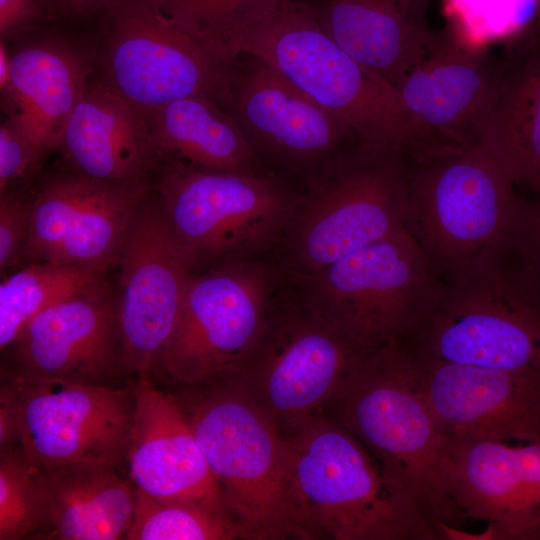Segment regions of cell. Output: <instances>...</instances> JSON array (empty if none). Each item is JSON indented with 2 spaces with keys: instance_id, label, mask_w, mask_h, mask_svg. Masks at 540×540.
<instances>
[{
  "instance_id": "obj_1",
  "label": "cell",
  "mask_w": 540,
  "mask_h": 540,
  "mask_svg": "<svg viewBox=\"0 0 540 540\" xmlns=\"http://www.w3.org/2000/svg\"><path fill=\"white\" fill-rule=\"evenodd\" d=\"M397 343L443 361L540 369V272L513 243L440 279L428 306Z\"/></svg>"
},
{
  "instance_id": "obj_2",
  "label": "cell",
  "mask_w": 540,
  "mask_h": 540,
  "mask_svg": "<svg viewBox=\"0 0 540 540\" xmlns=\"http://www.w3.org/2000/svg\"><path fill=\"white\" fill-rule=\"evenodd\" d=\"M285 435L303 540L445 539L436 523L389 484L370 451L322 411Z\"/></svg>"
},
{
  "instance_id": "obj_3",
  "label": "cell",
  "mask_w": 540,
  "mask_h": 540,
  "mask_svg": "<svg viewBox=\"0 0 540 540\" xmlns=\"http://www.w3.org/2000/svg\"><path fill=\"white\" fill-rule=\"evenodd\" d=\"M406 154L404 227L440 279L514 243L525 201L481 145L424 143Z\"/></svg>"
},
{
  "instance_id": "obj_4",
  "label": "cell",
  "mask_w": 540,
  "mask_h": 540,
  "mask_svg": "<svg viewBox=\"0 0 540 540\" xmlns=\"http://www.w3.org/2000/svg\"><path fill=\"white\" fill-rule=\"evenodd\" d=\"M176 387L173 394L245 539H302L287 436L232 375Z\"/></svg>"
},
{
  "instance_id": "obj_5",
  "label": "cell",
  "mask_w": 540,
  "mask_h": 540,
  "mask_svg": "<svg viewBox=\"0 0 540 540\" xmlns=\"http://www.w3.org/2000/svg\"><path fill=\"white\" fill-rule=\"evenodd\" d=\"M322 412L354 435L389 484L431 521L459 523L447 488L448 439L412 383L397 342L368 351Z\"/></svg>"
},
{
  "instance_id": "obj_6",
  "label": "cell",
  "mask_w": 540,
  "mask_h": 540,
  "mask_svg": "<svg viewBox=\"0 0 540 540\" xmlns=\"http://www.w3.org/2000/svg\"><path fill=\"white\" fill-rule=\"evenodd\" d=\"M271 66L341 120L359 143L409 151L420 143L399 91L344 51L305 0H285L225 48Z\"/></svg>"
},
{
  "instance_id": "obj_7",
  "label": "cell",
  "mask_w": 540,
  "mask_h": 540,
  "mask_svg": "<svg viewBox=\"0 0 540 540\" xmlns=\"http://www.w3.org/2000/svg\"><path fill=\"white\" fill-rule=\"evenodd\" d=\"M405 151L358 143L298 197L287 227L289 259L302 280L404 227Z\"/></svg>"
},
{
  "instance_id": "obj_8",
  "label": "cell",
  "mask_w": 540,
  "mask_h": 540,
  "mask_svg": "<svg viewBox=\"0 0 540 540\" xmlns=\"http://www.w3.org/2000/svg\"><path fill=\"white\" fill-rule=\"evenodd\" d=\"M158 169V205L196 266L269 246L286 232L298 199L260 172L211 171L175 159Z\"/></svg>"
},
{
  "instance_id": "obj_9",
  "label": "cell",
  "mask_w": 540,
  "mask_h": 540,
  "mask_svg": "<svg viewBox=\"0 0 540 540\" xmlns=\"http://www.w3.org/2000/svg\"><path fill=\"white\" fill-rule=\"evenodd\" d=\"M301 281L303 301L367 350L398 341L440 284L405 227Z\"/></svg>"
},
{
  "instance_id": "obj_10",
  "label": "cell",
  "mask_w": 540,
  "mask_h": 540,
  "mask_svg": "<svg viewBox=\"0 0 540 540\" xmlns=\"http://www.w3.org/2000/svg\"><path fill=\"white\" fill-rule=\"evenodd\" d=\"M99 80L140 113L206 95L224 102L229 62L184 30L158 0H119L105 12Z\"/></svg>"
},
{
  "instance_id": "obj_11",
  "label": "cell",
  "mask_w": 540,
  "mask_h": 540,
  "mask_svg": "<svg viewBox=\"0 0 540 540\" xmlns=\"http://www.w3.org/2000/svg\"><path fill=\"white\" fill-rule=\"evenodd\" d=\"M273 286L267 268L244 259L194 273L176 327L151 375L190 386L237 373L275 305Z\"/></svg>"
},
{
  "instance_id": "obj_12",
  "label": "cell",
  "mask_w": 540,
  "mask_h": 540,
  "mask_svg": "<svg viewBox=\"0 0 540 540\" xmlns=\"http://www.w3.org/2000/svg\"><path fill=\"white\" fill-rule=\"evenodd\" d=\"M368 351L303 300L275 303L257 345L232 376L285 434L321 412Z\"/></svg>"
},
{
  "instance_id": "obj_13",
  "label": "cell",
  "mask_w": 540,
  "mask_h": 540,
  "mask_svg": "<svg viewBox=\"0 0 540 540\" xmlns=\"http://www.w3.org/2000/svg\"><path fill=\"white\" fill-rule=\"evenodd\" d=\"M2 379L15 404L18 447L32 467L117 466L127 457L135 411L132 384H84L5 369Z\"/></svg>"
},
{
  "instance_id": "obj_14",
  "label": "cell",
  "mask_w": 540,
  "mask_h": 540,
  "mask_svg": "<svg viewBox=\"0 0 540 540\" xmlns=\"http://www.w3.org/2000/svg\"><path fill=\"white\" fill-rule=\"evenodd\" d=\"M116 291L120 371L149 375L171 337L196 262L158 202L139 208L123 243Z\"/></svg>"
},
{
  "instance_id": "obj_15",
  "label": "cell",
  "mask_w": 540,
  "mask_h": 540,
  "mask_svg": "<svg viewBox=\"0 0 540 540\" xmlns=\"http://www.w3.org/2000/svg\"><path fill=\"white\" fill-rule=\"evenodd\" d=\"M401 348L412 383L447 439H540V369L454 363Z\"/></svg>"
},
{
  "instance_id": "obj_16",
  "label": "cell",
  "mask_w": 540,
  "mask_h": 540,
  "mask_svg": "<svg viewBox=\"0 0 540 540\" xmlns=\"http://www.w3.org/2000/svg\"><path fill=\"white\" fill-rule=\"evenodd\" d=\"M147 197L72 170L47 177L31 198L26 264L51 262L107 272L116 265Z\"/></svg>"
},
{
  "instance_id": "obj_17",
  "label": "cell",
  "mask_w": 540,
  "mask_h": 540,
  "mask_svg": "<svg viewBox=\"0 0 540 540\" xmlns=\"http://www.w3.org/2000/svg\"><path fill=\"white\" fill-rule=\"evenodd\" d=\"M505 68V53L438 31L397 88L421 143L479 145Z\"/></svg>"
},
{
  "instance_id": "obj_18",
  "label": "cell",
  "mask_w": 540,
  "mask_h": 540,
  "mask_svg": "<svg viewBox=\"0 0 540 540\" xmlns=\"http://www.w3.org/2000/svg\"><path fill=\"white\" fill-rule=\"evenodd\" d=\"M446 480L459 522L488 523L492 539L540 540V439H448Z\"/></svg>"
},
{
  "instance_id": "obj_19",
  "label": "cell",
  "mask_w": 540,
  "mask_h": 540,
  "mask_svg": "<svg viewBox=\"0 0 540 540\" xmlns=\"http://www.w3.org/2000/svg\"><path fill=\"white\" fill-rule=\"evenodd\" d=\"M119 346L117 295L106 284L35 316L7 348L12 367L5 370L107 385L108 378L120 370Z\"/></svg>"
},
{
  "instance_id": "obj_20",
  "label": "cell",
  "mask_w": 540,
  "mask_h": 540,
  "mask_svg": "<svg viewBox=\"0 0 540 540\" xmlns=\"http://www.w3.org/2000/svg\"><path fill=\"white\" fill-rule=\"evenodd\" d=\"M229 62L224 102L250 141L283 159L310 162L332 153L352 131L263 61Z\"/></svg>"
},
{
  "instance_id": "obj_21",
  "label": "cell",
  "mask_w": 540,
  "mask_h": 540,
  "mask_svg": "<svg viewBox=\"0 0 540 540\" xmlns=\"http://www.w3.org/2000/svg\"><path fill=\"white\" fill-rule=\"evenodd\" d=\"M132 387L135 411L126 459L134 485L156 498L204 502L228 513L174 394L157 389L149 375H139Z\"/></svg>"
},
{
  "instance_id": "obj_22",
  "label": "cell",
  "mask_w": 540,
  "mask_h": 540,
  "mask_svg": "<svg viewBox=\"0 0 540 540\" xmlns=\"http://www.w3.org/2000/svg\"><path fill=\"white\" fill-rule=\"evenodd\" d=\"M57 148L70 170L131 190L148 189L162 162L145 116L92 76Z\"/></svg>"
},
{
  "instance_id": "obj_23",
  "label": "cell",
  "mask_w": 540,
  "mask_h": 540,
  "mask_svg": "<svg viewBox=\"0 0 540 540\" xmlns=\"http://www.w3.org/2000/svg\"><path fill=\"white\" fill-rule=\"evenodd\" d=\"M432 0H325L317 11L335 42L365 69L398 88L434 42Z\"/></svg>"
},
{
  "instance_id": "obj_24",
  "label": "cell",
  "mask_w": 540,
  "mask_h": 540,
  "mask_svg": "<svg viewBox=\"0 0 540 540\" xmlns=\"http://www.w3.org/2000/svg\"><path fill=\"white\" fill-rule=\"evenodd\" d=\"M91 68L84 53L58 37L20 46L10 53L7 117L45 152L57 148Z\"/></svg>"
},
{
  "instance_id": "obj_25",
  "label": "cell",
  "mask_w": 540,
  "mask_h": 540,
  "mask_svg": "<svg viewBox=\"0 0 540 540\" xmlns=\"http://www.w3.org/2000/svg\"><path fill=\"white\" fill-rule=\"evenodd\" d=\"M503 44L506 68L479 145L540 197V47L528 38Z\"/></svg>"
},
{
  "instance_id": "obj_26",
  "label": "cell",
  "mask_w": 540,
  "mask_h": 540,
  "mask_svg": "<svg viewBox=\"0 0 540 540\" xmlns=\"http://www.w3.org/2000/svg\"><path fill=\"white\" fill-rule=\"evenodd\" d=\"M36 470L50 509L44 539H124L134 516L136 487L116 466L70 464Z\"/></svg>"
},
{
  "instance_id": "obj_27",
  "label": "cell",
  "mask_w": 540,
  "mask_h": 540,
  "mask_svg": "<svg viewBox=\"0 0 540 540\" xmlns=\"http://www.w3.org/2000/svg\"><path fill=\"white\" fill-rule=\"evenodd\" d=\"M162 158L230 172H258L255 146L232 114L206 95L172 101L144 114Z\"/></svg>"
},
{
  "instance_id": "obj_28",
  "label": "cell",
  "mask_w": 540,
  "mask_h": 540,
  "mask_svg": "<svg viewBox=\"0 0 540 540\" xmlns=\"http://www.w3.org/2000/svg\"><path fill=\"white\" fill-rule=\"evenodd\" d=\"M106 272L51 262H32L0 284V349L5 351L45 309L105 286Z\"/></svg>"
},
{
  "instance_id": "obj_29",
  "label": "cell",
  "mask_w": 540,
  "mask_h": 540,
  "mask_svg": "<svg viewBox=\"0 0 540 540\" xmlns=\"http://www.w3.org/2000/svg\"><path fill=\"white\" fill-rule=\"evenodd\" d=\"M124 539L230 540L245 535L224 510L199 501L156 498L136 487L134 516Z\"/></svg>"
},
{
  "instance_id": "obj_30",
  "label": "cell",
  "mask_w": 540,
  "mask_h": 540,
  "mask_svg": "<svg viewBox=\"0 0 540 540\" xmlns=\"http://www.w3.org/2000/svg\"><path fill=\"white\" fill-rule=\"evenodd\" d=\"M285 0H158L167 16L222 60L231 38L276 10Z\"/></svg>"
},
{
  "instance_id": "obj_31",
  "label": "cell",
  "mask_w": 540,
  "mask_h": 540,
  "mask_svg": "<svg viewBox=\"0 0 540 540\" xmlns=\"http://www.w3.org/2000/svg\"><path fill=\"white\" fill-rule=\"evenodd\" d=\"M49 527V502L37 470L19 448L1 452L0 540H20L37 531L42 536Z\"/></svg>"
},
{
  "instance_id": "obj_32",
  "label": "cell",
  "mask_w": 540,
  "mask_h": 540,
  "mask_svg": "<svg viewBox=\"0 0 540 540\" xmlns=\"http://www.w3.org/2000/svg\"><path fill=\"white\" fill-rule=\"evenodd\" d=\"M31 199L16 190L0 193V271L27 261Z\"/></svg>"
},
{
  "instance_id": "obj_33",
  "label": "cell",
  "mask_w": 540,
  "mask_h": 540,
  "mask_svg": "<svg viewBox=\"0 0 540 540\" xmlns=\"http://www.w3.org/2000/svg\"><path fill=\"white\" fill-rule=\"evenodd\" d=\"M46 153L6 117L0 126V193L36 171Z\"/></svg>"
},
{
  "instance_id": "obj_34",
  "label": "cell",
  "mask_w": 540,
  "mask_h": 540,
  "mask_svg": "<svg viewBox=\"0 0 540 540\" xmlns=\"http://www.w3.org/2000/svg\"><path fill=\"white\" fill-rule=\"evenodd\" d=\"M51 11L47 0H0L1 38L28 31Z\"/></svg>"
},
{
  "instance_id": "obj_35",
  "label": "cell",
  "mask_w": 540,
  "mask_h": 540,
  "mask_svg": "<svg viewBox=\"0 0 540 540\" xmlns=\"http://www.w3.org/2000/svg\"><path fill=\"white\" fill-rule=\"evenodd\" d=\"M514 245L540 272V197L525 202Z\"/></svg>"
},
{
  "instance_id": "obj_36",
  "label": "cell",
  "mask_w": 540,
  "mask_h": 540,
  "mask_svg": "<svg viewBox=\"0 0 540 540\" xmlns=\"http://www.w3.org/2000/svg\"><path fill=\"white\" fill-rule=\"evenodd\" d=\"M18 447V426L15 404L9 385L0 386V453Z\"/></svg>"
},
{
  "instance_id": "obj_37",
  "label": "cell",
  "mask_w": 540,
  "mask_h": 540,
  "mask_svg": "<svg viewBox=\"0 0 540 540\" xmlns=\"http://www.w3.org/2000/svg\"><path fill=\"white\" fill-rule=\"evenodd\" d=\"M53 11L73 16H89L107 12L119 0H47Z\"/></svg>"
},
{
  "instance_id": "obj_38",
  "label": "cell",
  "mask_w": 540,
  "mask_h": 540,
  "mask_svg": "<svg viewBox=\"0 0 540 540\" xmlns=\"http://www.w3.org/2000/svg\"><path fill=\"white\" fill-rule=\"evenodd\" d=\"M5 40L0 41V87L5 93L10 85V53L5 45Z\"/></svg>"
},
{
  "instance_id": "obj_39",
  "label": "cell",
  "mask_w": 540,
  "mask_h": 540,
  "mask_svg": "<svg viewBox=\"0 0 540 540\" xmlns=\"http://www.w3.org/2000/svg\"><path fill=\"white\" fill-rule=\"evenodd\" d=\"M525 37L540 47V0H536V10L533 21L526 32Z\"/></svg>"
}]
</instances>
